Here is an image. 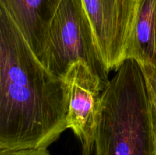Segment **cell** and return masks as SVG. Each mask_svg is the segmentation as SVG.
<instances>
[{"mask_svg": "<svg viewBox=\"0 0 156 155\" xmlns=\"http://www.w3.org/2000/svg\"><path fill=\"white\" fill-rule=\"evenodd\" d=\"M60 2L61 0H0V8L10 16L44 65L49 27Z\"/></svg>", "mask_w": 156, "mask_h": 155, "instance_id": "cell-6", "label": "cell"}, {"mask_svg": "<svg viewBox=\"0 0 156 155\" xmlns=\"http://www.w3.org/2000/svg\"><path fill=\"white\" fill-rule=\"evenodd\" d=\"M82 3L105 65L110 71L117 70L126 59L136 0H82Z\"/></svg>", "mask_w": 156, "mask_h": 155, "instance_id": "cell-4", "label": "cell"}, {"mask_svg": "<svg viewBox=\"0 0 156 155\" xmlns=\"http://www.w3.org/2000/svg\"><path fill=\"white\" fill-rule=\"evenodd\" d=\"M0 155H50L47 148L0 149Z\"/></svg>", "mask_w": 156, "mask_h": 155, "instance_id": "cell-9", "label": "cell"}, {"mask_svg": "<svg viewBox=\"0 0 156 155\" xmlns=\"http://www.w3.org/2000/svg\"><path fill=\"white\" fill-rule=\"evenodd\" d=\"M64 81L69 100L67 129L85 145L93 136L98 123L103 87L83 61L71 65Z\"/></svg>", "mask_w": 156, "mask_h": 155, "instance_id": "cell-5", "label": "cell"}, {"mask_svg": "<svg viewBox=\"0 0 156 155\" xmlns=\"http://www.w3.org/2000/svg\"><path fill=\"white\" fill-rule=\"evenodd\" d=\"M151 100L143 68L126 59L101 93L91 140L82 155H152Z\"/></svg>", "mask_w": 156, "mask_h": 155, "instance_id": "cell-2", "label": "cell"}, {"mask_svg": "<svg viewBox=\"0 0 156 155\" xmlns=\"http://www.w3.org/2000/svg\"><path fill=\"white\" fill-rule=\"evenodd\" d=\"M79 61L88 65L105 89L110 70L101 56L82 0H61L49 27L44 65L64 80L71 65Z\"/></svg>", "mask_w": 156, "mask_h": 155, "instance_id": "cell-3", "label": "cell"}, {"mask_svg": "<svg viewBox=\"0 0 156 155\" xmlns=\"http://www.w3.org/2000/svg\"><path fill=\"white\" fill-rule=\"evenodd\" d=\"M151 100V99H150ZM152 125H153V150L152 155H156V106L151 101Z\"/></svg>", "mask_w": 156, "mask_h": 155, "instance_id": "cell-10", "label": "cell"}, {"mask_svg": "<svg viewBox=\"0 0 156 155\" xmlns=\"http://www.w3.org/2000/svg\"><path fill=\"white\" fill-rule=\"evenodd\" d=\"M140 65L144 73L151 101L156 106V68L148 65Z\"/></svg>", "mask_w": 156, "mask_h": 155, "instance_id": "cell-8", "label": "cell"}, {"mask_svg": "<svg viewBox=\"0 0 156 155\" xmlns=\"http://www.w3.org/2000/svg\"><path fill=\"white\" fill-rule=\"evenodd\" d=\"M68 106L63 79L0 8V149L47 148L67 129Z\"/></svg>", "mask_w": 156, "mask_h": 155, "instance_id": "cell-1", "label": "cell"}, {"mask_svg": "<svg viewBox=\"0 0 156 155\" xmlns=\"http://www.w3.org/2000/svg\"><path fill=\"white\" fill-rule=\"evenodd\" d=\"M125 56L156 68V0H136Z\"/></svg>", "mask_w": 156, "mask_h": 155, "instance_id": "cell-7", "label": "cell"}]
</instances>
